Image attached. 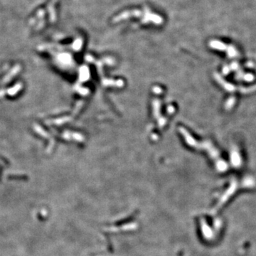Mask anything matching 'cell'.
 Listing matches in <instances>:
<instances>
[{"mask_svg":"<svg viewBox=\"0 0 256 256\" xmlns=\"http://www.w3.org/2000/svg\"><path fill=\"white\" fill-rule=\"evenodd\" d=\"M186 138H187V142L192 145V146L196 147H199L200 149H203V150H206L209 153L211 158L215 161L216 164L217 168L221 171H223L227 169V164L224 162L223 159L221 158L220 155H219V152L218 150L216 149V147H213L211 142H204L203 143H199L195 141V140L191 137L188 133H186Z\"/></svg>","mask_w":256,"mask_h":256,"instance_id":"obj_1","label":"cell"},{"mask_svg":"<svg viewBox=\"0 0 256 256\" xmlns=\"http://www.w3.org/2000/svg\"><path fill=\"white\" fill-rule=\"evenodd\" d=\"M215 76H216V80L218 81V83H220L221 85L224 88H226V90H228L231 91V92L237 90H239L238 92L248 93V92H252V91H254L255 90H256V85L255 86H252L250 88H235L234 85H231V84H229V83H226L225 80L221 78V76L219 75L216 74L215 75Z\"/></svg>","mask_w":256,"mask_h":256,"instance_id":"obj_2","label":"cell"},{"mask_svg":"<svg viewBox=\"0 0 256 256\" xmlns=\"http://www.w3.org/2000/svg\"><path fill=\"white\" fill-rule=\"evenodd\" d=\"M231 159H232V163L234 166H239L241 164V158L238 154V151H233L232 155H231Z\"/></svg>","mask_w":256,"mask_h":256,"instance_id":"obj_3","label":"cell"},{"mask_svg":"<svg viewBox=\"0 0 256 256\" xmlns=\"http://www.w3.org/2000/svg\"><path fill=\"white\" fill-rule=\"evenodd\" d=\"M228 102H229V103H226V109H231V107L234 106V102H235L234 101V98H231V99L230 100V101H228Z\"/></svg>","mask_w":256,"mask_h":256,"instance_id":"obj_4","label":"cell"}]
</instances>
